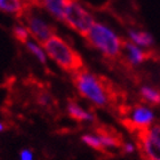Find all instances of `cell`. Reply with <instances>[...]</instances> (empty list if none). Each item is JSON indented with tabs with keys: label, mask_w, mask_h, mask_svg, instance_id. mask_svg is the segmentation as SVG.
<instances>
[{
	"label": "cell",
	"mask_w": 160,
	"mask_h": 160,
	"mask_svg": "<svg viewBox=\"0 0 160 160\" xmlns=\"http://www.w3.org/2000/svg\"><path fill=\"white\" fill-rule=\"evenodd\" d=\"M135 134L137 136L138 150L142 153L143 159L160 160V143L149 133L148 128L138 130Z\"/></svg>",
	"instance_id": "cell-7"
},
{
	"label": "cell",
	"mask_w": 160,
	"mask_h": 160,
	"mask_svg": "<svg viewBox=\"0 0 160 160\" xmlns=\"http://www.w3.org/2000/svg\"><path fill=\"white\" fill-rule=\"evenodd\" d=\"M96 135L100 137L101 142H102V144H103V147L105 149L122 147V137L114 130L105 128V127H101V128L97 129Z\"/></svg>",
	"instance_id": "cell-8"
},
{
	"label": "cell",
	"mask_w": 160,
	"mask_h": 160,
	"mask_svg": "<svg viewBox=\"0 0 160 160\" xmlns=\"http://www.w3.org/2000/svg\"><path fill=\"white\" fill-rule=\"evenodd\" d=\"M67 109L69 116L77 121H94L95 120L93 114L82 109L76 101L69 100Z\"/></svg>",
	"instance_id": "cell-12"
},
{
	"label": "cell",
	"mask_w": 160,
	"mask_h": 160,
	"mask_svg": "<svg viewBox=\"0 0 160 160\" xmlns=\"http://www.w3.org/2000/svg\"><path fill=\"white\" fill-rule=\"evenodd\" d=\"M121 149H122L123 153L130 154L135 151V145H134L133 143H123L122 147H121Z\"/></svg>",
	"instance_id": "cell-20"
},
{
	"label": "cell",
	"mask_w": 160,
	"mask_h": 160,
	"mask_svg": "<svg viewBox=\"0 0 160 160\" xmlns=\"http://www.w3.org/2000/svg\"><path fill=\"white\" fill-rule=\"evenodd\" d=\"M85 37L94 48L109 58H117L122 52V40L111 28L103 23L95 22Z\"/></svg>",
	"instance_id": "cell-3"
},
{
	"label": "cell",
	"mask_w": 160,
	"mask_h": 160,
	"mask_svg": "<svg viewBox=\"0 0 160 160\" xmlns=\"http://www.w3.org/2000/svg\"><path fill=\"white\" fill-rule=\"evenodd\" d=\"M63 22L85 37L95 23V18L78 0H68L64 9Z\"/></svg>",
	"instance_id": "cell-4"
},
{
	"label": "cell",
	"mask_w": 160,
	"mask_h": 160,
	"mask_svg": "<svg viewBox=\"0 0 160 160\" xmlns=\"http://www.w3.org/2000/svg\"><path fill=\"white\" fill-rule=\"evenodd\" d=\"M25 17V27L30 32V34L38 42L42 45L45 41L49 39L52 36H54V29L48 22L43 20L42 17L31 12H25L23 14Z\"/></svg>",
	"instance_id": "cell-5"
},
{
	"label": "cell",
	"mask_w": 160,
	"mask_h": 160,
	"mask_svg": "<svg viewBox=\"0 0 160 160\" xmlns=\"http://www.w3.org/2000/svg\"><path fill=\"white\" fill-rule=\"evenodd\" d=\"M32 1H34V2H41V0H32Z\"/></svg>",
	"instance_id": "cell-22"
},
{
	"label": "cell",
	"mask_w": 160,
	"mask_h": 160,
	"mask_svg": "<svg viewBox=\"0 0 160 160\" xmlns=\"http://www.w3.org/2000/svg\"><path fill=\"white\" fill-rule=\"evenodd\" d=\"M148 130H149V133L160 143V125H151V126L148 128Z\"/></svg>",
	"instance_id": "cell-18"
},
{
	"label": "cell",
	"mask_w": 160,
	"mask_h": 160,
	"mask_svg": "<svg viewBox=\"0 0 160 160\" xmlns=\"http://www.w3.org/2000/svg\"><path fill=\"white\" fill-rule=\"evenodd\" d=\"M140 94L144 101L152 105H159L160 104V92L153 87L143 86L140 89Z\"/></svg>",
	"instance_id": "cell-14"
},
{
	"label": "cell",
	"mask_w": 160,
	"mask_h": 160,
	"mask_svg": "<svg viewBox=\"0 0 160 160\" xmlns=\"http://www.w3.org/2000/svg\"><path fill=\"white\" fill-rule=\"evenodd\" d=\"M0 10L15 16H22L27 12L24 0H0Z\"/></svg>",
	"instance_id": "cell-10"
},
{
	"label": "cell",
	"mask_w": 160,
	"mask_h": 160,
	"mask_svg": "<svg viewBox=\"0 0 160 160\" xmlns=\"http://www.w3.org/2000/svg\"><path fill=\"white\" fill-rule=\"evenodd\" d=\"M73 83L81 96L89 100L96 107H107L110 102V94L107 85L89 71L80 69L73 73Z\"/></svg>",
	"instance_id": "cell-2"
},
{
	"label": "cell",
	"mask_w": 160,
	"mask_h": 160,
	"mask_svg": "<svg viewBox=\"0 0 160 160\" xmlns=\"http://www.w3.org/2000/svg\"><path fill=\"white\" fill-rule=\"evenodd\" d=\"M81 141L85 144H87L88 147L93 148L94 150L100 151V152H107V149L103 147L100 137L97 136V135H94V134H85L81 137Z\"/></svg>",
	"instance_id": "cell-16"
},
{
	"label": "cell",
	"mask_w": 160,
	"mask_h": 160,
	"mask_svg": "<svg viewBox=\"0 0 160 160\" xmlns=\"http://www.w3.org/2000/svg\"><path fill=\"white\" fill-rule=\"evenodd\" d=\"M143 160H149V159H143Z\"/></svg>",
	"instance_id": "cell-23"
},
{
	"label": "cell",
	"mask_w": 160,
	"mask_h": 160,
	"mask_svg": "<svg viewBox=\"0 0 160 160\" xmlns=\"http://www.w3.org/2000/svg\"><path fill=\"white\" fill-rule=\"evenodd\" d=\"M122 50H125L127 56V61L132 65H138L147 60L148 54L144 52L142 47L137 46L132 41H126L122 43Z\"/></svg>",
	"instance_id": "cell-9"
},
{
	"label": "cell",
	"mask_w": 160,
	"mask_h": 160,
	"mask_svg": "<svg viewBox=\"0 0 160 160\" xmlns=\"http://www.w3.org/2000/svg\"><path fill=\"white\" fill-rule=\"evenodd\" d=\"M68 0H41V5L56 20L63 21L64 9Z\"/></svg>",
	"instance_id": "cell-13"
},
{
	"label": "cell",
	"mask_w": 160,
	"mask_h": 160,
	"mask_svg": "<svg viewBox=\"0 0 160 160\" xmlns=\"http://www.w3.org/2000/svg\"><path fill=\"white\" fill-rule=\"evenodd\" d=\"M13 34L14 37H15V39L22 43H27L30 40V36H31L29 30H28V28L25 25H22V24L15 25L13 28Z\"/></svg>",
	"instance_id": "cell-17"
},
{
	"label": "cell",
	"mask_w": 160,
	"mask_h": 160,
	"mask_svg": "<svg viewBox=\"0 0 160 160\" xmlns=\"http://www.w3.org/2000/svg\"><path fill=\"white\" fill-rule=\"evenodd\" d=\"M128 38H129V41L142 47V48H149L154 43L153 37L147 31L130 29L128 30Z\"/></svg>",
	"instance_id": "cell-11"
},
{
	"label": "cell",
	"mask_w": 160,
	"mask_h": 160,
	"mask_svg": "<svg viewBox=\"0 0 160 160\" xmlns=\"http://www.w3.org/2000/svg\"><path fill=\"white\" fill-rule=\"evenodd\" d=\"M27 48L33 56L37 57V60L39 61L41 64L47 63V54L43 49L42 46H40L37 40H29L27 43Z\"/></svg>",
	"instance_id": "cell-15"
},
{
	"label": "cell",
	"mask_w": 160,
	"mask_h": 160,
	"mask_svg": "<svg viewBox=\"0 0 160 160\" xmlns=\"http://www.w3.org/2000/svg\"><path fill=\"white\" fill-rule=\"evenodd\" d=\"M6 128H7L6 125H5L3 122H1V121H0V133H1V132H3V130L6 129Z\"/></svg>",
	"instance_id": "cell-21"
},
{
	"label": "cell",
	"mask_w": 160,
	"mask_h": 160,
	"mask_svg": "<svg viewBox=\"0 0 160 160\" xmlns=\"http://www.w3.org/2000/svg\"><path fill=\"white\" fill-rule=\"evenodd\" d=\"M20 160H33V152L30 149H23L20 152Z\"/></svg>",
	"instance_id": "cell-19"
},
{
	"label": "cell",
	"mask_w": 160,
	"mask_h": 160,
	"mask_svg": "<svg viewBox=\"0 0 160 160\" xmlns=\"http://www.w3.org/2000/svg\"><path fill=\"white\" fill-rule=\"evenodd\" d=\"M154 120V113L150 108L145 105H136L132 109L129 118H127L123 123L130 130L136 133L138 130L147 129L152 125Z\"/></svg>",
	"instance_id": "cell-6"
},
{
	"label": "cell",
	"mask_w": 160,
	"mask_h": 160,
	"mask_svg": "<svg viewBox=\"0 0 160 160\" xmlns=\"http://www.w3.org/2000/svg\"><path fill=\"white\" fill-rule=\"evenodd\" d=\"M47 56L68 72H77L83 68L82 58L69 43L61 37L54 34L42 43Z\"/></svg>",
	"instance_id": "cell-1"
}]
</instances>
